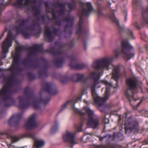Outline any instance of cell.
I'll return each instance as SVG.
<instances>
[{"label":"cell","mask_w":148,"mask_h":148,"mask_svg":"<svg viewBox=\"0 0 148 148\" xmlns=\"http://www.w3.org/2000/svg\"><path fill=\"white\" fill-rule=\"evenodd\" d=\"M140 129L139 122L135 117L130 116L126 118L124 123V130L127 135L137 134Z\"/></svg>","instance_id":"2"},{"label":"cell","mask_w":148,"mask_h":148,"mask_svg":"<svg viewBox=\"0 0 148 148\" xmlns=\"http://www.w3.org/2000/svg\"><path fill=\"white\" fill-rule=\"evenodd\" d=\"M24 66L31 69H36L40 66V59H38L36 56V53H31L23 61Z\"/></svg>","instance_id":"3"},{"label":"cell","mask_w":148,"mask_h":148,"mask_svg":"<svg viewBox=\"0 0 148 148\" xmlns=\"http://www.w3.org/2000/svg\"><path fill=\"white\" fill-rule=\"evenodd\" d=\"M65 62V59L63 57H58L54 60V65L57 68H61L63 66Z\"/></svg>","instance_id":"17"},{"label":"cell","mask_w":148,"mask_h":148,"mask_svg":"<svg viewBox=\"0 0 148 148\" xmlns=\"http://www.w3.org/2000/svg\"><path fill=\"white\" fill-rule=\"evenodd\" d=\"M42 89L51 95H56L59 92L57 86L52 82H47L43 84Z\"/></svg>","instance_id":"7"},{"label":"cell","mask_w":148,"mask_h":148,"mask_svg":"<svg viewBox=\"0 0 148 148\" xmlns=\"http://www.w3.org/2000/svg\"><path fill=\"white\" fill-rule=\"evenodd\" d=\"M70 67L75 70H81L85 68V65L82 63H73L70 65Z\"/></svg>","instance_id":"18"},{"label":"cell","mask_w":148,"mask_h":148,"mask_svg":"<svg viewBox=\"0 0 148 148\" xmlns=\"http://www.w3.org/2000/svg\"><path fill=\"white\" fill-rule=\"evenodd\" d=\"M59 129V123L57 122H56L51 126L50 129V134L51 135H54L58 132Z\"/></svg>","instance_id":"19"},{"label":"cell","mask_w":148,"mask_h":148,"mask_svg":"<svg viewBox=\"0 0 148 148\" xmlns=\"http://www.w3.org/2000/svg\"><path fill=\"white\" fill-rule=\"evenodd\" d=\"M4 104L6 106H10L14 105L15 103V101L13 98L10 97H6L3 100Z\"/></svg>","instance_id":"20"},{"label":"cell","mask_w":148,"mask_h":148,"mask_svg":"<svg viewBox=\"0 0 148 148\" xmlns=\"http://www.w3.org/2000/svg\"><path fill=\"white\" fill-rule=\"evenodd\" d=\"M126 84L130 89H133L137 87V82L136 80L133 78H127L126 81Z\"/></svg>","instance_id":"16"},{"label":"cell","mask_w":148,"mask_h":148,"mask_svg":"<svg viewBox=\"0 0 148 148\" xmlns=\"http://www.w3.org/2000/svg\"><path fill=\"white\" fill-rule=\"evenodd\" d=\"M43 35L45 41L48 42H52L53 40L54 35L50 29L47 26L44 28L43 31Z\"/></svg>","instance_id":"11"},{"label":"cell","mask_w":148,"mask_h":148,"mask_svg":"<svg viewBox=\"0 0 148 148\" xmlns=\"http://www.w3.org/2000/svg\"><path fill=\"white\" fill-rule=\"evenodd\" d=\"M98 124V121L93 117L92 115L89 116L88 119V125L89 127L95 128Z\"/></svg>","instance_id":"12"},{"label":"cell","mask_w":148,"mask_h":148,"mask_svg":"<svg viewBox=\"0 0 148 148\" xmlns=\"http://www.w3.org/2000/svg\"><path fill=\"white\" fill-rule=\"evenodd\" d=\"M17 101H18V107L20 109H27L30 105L29 100L23 95L18 97H17Z\"/></svg>","instance_id":"9"},{"label":"cell","mask_w":148,"mask_h":148,"mask_svg":"<svg viewBox=\"0 0 148 148\" xmlns=\"http://www.w3.org/2000/svg\"><path fill=\"white\" fill-rule=\"evenodd\" d=\"M84 75L82 74L81 73H75L70 76L69 77V79L70 81L73 82H78L82 80L83 78Z\"/></svg>","instance_id":"14"},{"label":"cell","mask_w":148,"mask_h":148,"mask_svg":"<svg viewBox=\"0 0 148 148\" xmlns=\"http://www.w3.org/2000/svg\"><path fill=\"white\" fill-rule=\"evenodd\" d=\"M147 22L148 23V15H147Z\"/></svg>","instance_id":"23"},{"label":"cell","mask_w":148,"mask_h":148,"mask_svg":"<svg viewBox=\"0 0 148 148\" xmlns=\"http://www.w3.org/2000/svg\"><path fill=\"white\" fill-rule=\"evenodd\" d=\"M51 95L42 89L40 93V100L41 103L47 105L51 99Z\"/></svg>","instance_id":"10"},{"label":"cell","mask_w":148,"mask_h":148,"mask_svg":"<svg viewBox=\"0 0 148 148\" xmlns=\"http://www.w3.org/2000/svg\"><path fill=\"white\" fill-rule=\"evenodd\" d=\"M38 126L36 115L35 114L30 115L26 121L24 125V128L27 130H32L35 129Z\"/></svg>","instance_id":"5"},{"label":"cell","mask_w":148,"mask_h":148,"mask_svg":"<svg viewBox=\"0 0 148 148\" xmlns=\"http://www.w3.org/2000/svg\"><path fill=\"white\" fill-rule=\"evenodd\" d=\"M121 50L123 53L127 58L128 60L131 59L134 56V47L127 41L124 40L122 42Z\"/></svg>","instance_id":"4"},{"label":"cell","mask_w":148,"mask_h":148,"mask_svg":"<svg viewBox=\"0 0 148 148\" xmlns=\"http://www.w3.org/2000/svg\"><path fill=\"white\" fill-rule=\"evenodd\" d=\"M44 142L43 140H39L36 141L35 143V146L36 147L40 148L44 146Z\"/></svg>","instance_id":"21"},{"label":"cell","mask_w":148,"mask_h":148,"mask_svg":"<svg viewBox=\"0 0 148 148\" xmlns=\"http://www.w3.org/2000/svg\"><path fill=\"white\" fill-rule=\"evenodd\" d=\"M110 62V60L108 58H101L95 60L92 63V67L95 69H100L108 66Z\"/></svg>","instance_id":"8"},{"label":"cell","mask_w":148,"mask_h":148,"mask_svg":"<svg viewBox=\"0 0 148 148\" xmlns=\"http://www.w3.org/2000/svg\"><path fill=\"white\" fill-rule=\"evenodd\" d=\"M23 96L29 100L32 99L34 96V92L32 88L29 87H26L23 90Z\"/></svg>","instance_id":"15"},{"label":"cell","mask_w":148,"mask_h":148,"mask_svg":"<svg viewBox=\"0 0 148 148\" xmlns=\"http://www.w3.org/2000/svg\"><path fill=\"white\" fill-rule=\"evenodd\" d=\"M28 79L29 81H33L36 78V76L34 74L32 73H29L27 74Z\"/></svg>","instance_id":"22"},{"label":"cell","mask_w":148,"mask_h":148,"mask_svg":"<svg viewBox=\"0 0 148 148\" xmlns=\"http://www.w3.org/2000/svg\"><path fill=\"white\" fill-rule=\"evenodd\" d=\"M17 29L26 39L38 36L41 32V28L38 23L28 20H21L17 27Z\"/></svg>","instance_id":"1"},{"label":"cell","mask_w":148,"mask_h":148,"mask_svg":"<svg viewBox=\"0 0 148 148\" xmlns=\"http://www.w3.org/2000/svg\"><path fill=\"white\" fill-rule=\"evenodd\" d=\"M62 139L65 142L71 143L74 141V136L72 133L67 131L63 134Z\"/></svg>","instance_id":"13"},{"label":"cell","mask_w":148,"mask_h":148,"mask_svg":"<svg viewBox=\"0 0 148 148\" xmlns=\"http://www.w3.org/2000/svg\"><path fill=\"white\" fill-rule=\"evenodd\" d=\"M23 116L21 113H14L9 118L8 124L11 127H18L21 121Z\"/></svg>","instance_id":"6"}]
</instances>
